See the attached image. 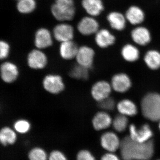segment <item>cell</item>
<instances>
[{
  "label": "cell",
  "mask_w": 160,
  "mask_h": 160,
  "mask_svg": "<svg viewBox=\"0 0 160 160\" xmlns=\"http://www.w3.org/2000/svg\"><path fill=\"white\" fill-rule=\"evenodd\" d=\"M120 149L124 160H149L154 153V145L152 140L139 142L129 136L121 141Z\"/></svg>",
  "instance_id": "1"
},
{
  "label": "cell",
  "mask_w": 160,
  "mask_h": 160,
  "mask_svg": "<svg viewBox=\"0 0 160 160\" xmlns=\"http://www.w3.org/2000/svg\"><path fill=\"white\" fill-rule=\"evenodd\" d=\"M141 110L143 116L146 119L158 122L160 120V93H146L141 100Z\"/></svg>",
  "instance_id": "2"
},
{
  "label": "cell",
  "mask_w": 160,
  "mask_h": 160,
  "mask_svg": "<svg viewBox=\"0 0 160 160\" xmlns=\"http://www.w3.org/2000/svg\"><path fill=\"white\" fill-rule=\"evenodd\" d=\"M52 15L60 21L72 20L75 13L73 0H56L51 7Z\"/></svg>",
  "instance_id": "3"
},
{
  "label": "cell",
  "mask_w": 160,
  "mask_h": 160,
  "mask_svg": "<svg viewBox=\"0 0 160 160\" xmlns=\"http://www.w3.org/2000/svg\"><path fill=\"white\" fill-rule=\"evenodd\" d=\"M42 86L46 92L54 95L61 94L66 89L62 77L55 73L46 74L42 81Z\"/></svg>",
  "instance_id": "4"
},
{
  "label": "cell",
  "mask_w": 160,
  "mask_h": 160,
  "mask_svg": "<svg viewBox=\"0 0 160 160\" xmlns=\"http://www.w3.org/2000/svg\"><path fill=\"white\" fill-rule=\"evenodd\" d=\"M112 90L110 82L106 80H99L92 86L90 95L92 99L98 103L110 97Z\"/></svg>",
  "instance_id": "5"
},
{
  "label": "cell",
  "mask_w": 160,
  "mask_h": 160,
  "mask_svg": "<svg viewBox=\"0 0 160 160\" xmlns=\"http://www.w3.org/2000/svg\"><path fill=\"white\" fill-rule=\"evenodd\" d=\"M27 63L28 66L32 69L42 70L46 68L48 65V57L41 49H33L27 56Z\"/></svg>",
  "instance_id": "6"
},
{
  "label": "cell",
  "mask_w": 160,
  "mask_h": 160,
  "mask_svg": "<svg viewBox=\"0 0 160 160\" xmlns=\"http://www.w3.org/2000/svg\"><path fill=\"white\" fill-rule=\"evenodd\" d=\"M129 137L132 139L139 142H145L151 140L153 132L149 124H144L138 127L134 124H130L129 127Z\"/></svg>",
  "instance_id": "7"
},
{
  "label": "cell",
  "mask_w": 160,
  "mask_h": 160,
  "mask_svg": "<svg viewBox=\"0 0 160 160\" xmlns=\"http://www.w3.org/2000/svg\"><path fill=\"white\" fill-rule=\"evenodd\" d=\"M95 52L94 49L89 46L79 47L75 60L77 64L91 70L94 64Z\"/></svg>",
  "instance_id": "8"
},
{
  "label": "cell",
  "mask_w": 160,
  "mask_h": 160,
  "mask_svg": "<svg viewBox=\"0 0 160 160\" xmlns=\"http://www.w3.org/2000/svg\"><path fill=\"white\" fill-rule=\"evenodd\" d=\"M130 37L135 44L141 46H147L152 39L151 32L149 29L141 25L136 26L132 29Z\"/></svg>",
  "instance_id": "9"
},
{
  "label": "cell",
  "mask_w": 160,
  "mask_h": 160,
  "mask_svg": "<svg viewBox=\"0 0 160 160\" xmlns=\"http://www.w3.org/2000/svg\"><path fill=\"white\" fill-rule=\"evenodd\" d=\"M111 84L112 90L118 93H125L132 87V82L130 77L126 73L119 72L112 78Z\"/></svg>",
  "instance_id": "10"
},
{
  "label": "cell",
  "mask_w": 160,
  "mask_h": 160,
  "mask_svg": "<svg viewBox=\"0 0 160 160\" xmlns=\"http://www.w3.org/2000/svg\"><path fill=\"white\" fill-rule=\"evenodd\" d=\"M112 119L108 112L101 110L98 112L92 117L91 125L96 131H101L106 130L112 126Z\"/></svg>",
  "instance_id": "11"
},
{
  "label": "cell",
  "mask_w": 160,
  "mask_h": 160,
  "mask_svg": "<svg viewBox=\"0 0 160 160\" xmlns=\"http://www.w3.org/2000/svg\"><path fill=\"white\" fill-rule=\"evenodd\" d=\"M121 142L116 133L112 131L104 132L100 138L102 147L110 152H113L120 148Z\"/></svg>",
  "instance_id": "12"
},
{
  "label": "cell",
  "mask_w": 160,
  "mask_h": 160,
  "mask_svg": "<svg viewBox=\"0 0 160 160\" xmlns=\"http://www.w3.org/2000/svg\"><path fill=\"white\" fill-rule=\"evenodd\" d=\"M1 77L5 82L11 83L17 79L19 70L17 66L11 62H6L2 64L0 67Z\"/></svg>",
  "instance_id": "13"
},
{
  "label": "cell",
  "mask_w": 160,
  "mask_h": 160,
  "mask_svg": "<svg viewBox=\"0 0 160 160\" xmlns=\"http://www.w3.org/2000/svg\"><path fill=\"white\" fill-rule=\"evenodd\" d=\"M127 22L134 26L142 25L146 19V13L142 9L136 5L129 6L125 13Z\"/></svg>",
  "instance_id": "14"
},
{
  "label": "cell",
  "mask_w": 160,
  "mask_h": 160,
  "mask_svg": "<svg viewBox=\"0 0 160 160\" xmlns=\"http://www.w3.org/2000/svg\"><path fill=\"white\" fill-rule=\"evenodd\" d=\"M99 25L97 21L92 17H86L80 21L78 29L83 35H90L96 32L99 29Z\"/></svg>",
  "instance_id": "15"
},
{
  "label": "cell",
  "mask_w": 160,
  "mask_h": 160,
  "mask_svg": "<svg viewBox=\"0 0 160 160\" xmlns=\"http://www.w3.org/2000/svg\"><path fill=\"white\" fill-rule=\"evenodd\" d=\"M53 33L56 40L62 43L72 40L74 37V30L71 25L62 23L55 27Z\"/></svg>",
  "instance_id": "16"
},
{
  "label": "cell",
  "mask_w": 160,
  "mask_h": 160,
  "mask_svg": "<svg viewBox=\"0 0 160 160\" xmlns=\"http://www.w3.org/2000/svg\"><path fill=\"white\" fill-rule=\"evenodd\" d=\"M95 41L97 46L102 49H106L113 46L116 38L114 35L107 29L99 30L96 33Z\"/></svg>",
  "instance_id": "17"
},
{
  "label": "cell",
  "mask_w": 160,
  "mask_h": 160,
  "mask_svg": "<svg viewBox=\"0 0 160 160\" xmlns=\"http://www.w3.org/2000/svg\"><path fill=\"white\" fill-rule=\"evenodd\" d=\"M34 44L37 49L41 50L50 47L52 38L50 32L45 28L38 29L35 35Z\"/></svg>",
  "instance_id": "18"
},
{
  "label": "cell",
  "mask_w": 160,
  "mask_h": 160,
  "mask_svg": "<svg viewBox=\"0 0 160 160\" xmlns=\"http://www.w3.org/2000/svg\"><path fill=\"white\" fill-rule=\"evenodd\" d=\"M107 20L112 29L122 31L126 28L127 21L125 15L118 11H112L107 16Z\"/></svg>",
  "instance_id": "19"
},
{
  "label": "cell",
  "mask_w": 160,
  "mask_h": 160,
  "mask_svg": "<svg viewBox=\"0 0 160 160\" xmlns=\"http://www.w3.org/2000/svg\"><path fill=\"white\" fill-rule=\"evenodd\" d=\"M79 47L72 40L61 43L59 47L60 56L63 60L69 61L75 58Z\"/></svg>",
  "instance_id": "20"
},
{
  "label": "cell",
  "mask_w": 160,
  "mask_h": 160,
  "mask_svg": "<svg viewBox=\"0 0 160 160\" xmlns=\"http://www.w3.org/2000/svg\"><path fill=\"white\" fill-rule=\"evenodd\" d=\"M116 108L119 114L132 117L136 115L138 113V106L132 100L124 99L117 104Z\"/></svg>",
  "instance_id": "21"
},
{
  "label": "cell",
  "mask_w": 160,
  "mask_h": 160,
  "mask_svg": "<svg viewBox=\"0 0 160 160\" xmlns=\"http://www.w3.org/2000/svg\"><path fill=\"white\" fill-rule=\"evenodd\" d=\"M82 6L91 17L99 15L104 10V4L102 0H82Z\"/></svg>",
  "instance_id": "22"
},
{
  "label": "cell",
  "mask_w": 160,
  "mask_h": 160,
  "mask_svg": "<svg viewBox=\"0 0 160 160\" xmlns=\"http://www.w3.org/2000/svg\"><path fill=\"white\" fill-rule=\"evenodd\" d=\"M121 54L123 59L129 62H134L139 59V49L133 44H125L121 49Z\"/></svg>",
  "instance_id": "23"
},
{
  "label": "cell",
  "mask_w": 160,
  "mask_h": 160,
  "mask_svg": "<svg viewBox=\"0 0 160 160\" xmlns=\"http://www.w3.org/2000/svg\"><path fill=\"white\" fill-rule=\"evenodd\" d=\"M144 61L146 66L152 70L160 68V52L152 49L147 51L144 56Z\"/></svg>",
  "instance_id": "24"
},
{
  "label": "cell",
  "mask_w": 160,
  "mask_h": 160,
  "mask_svg": "<svg viewBox=\"0 0 160 160\" xmlns=\"http://www.w3.org/2000/svg\"><path fill=\"white\" fill-rule=\"evenodd\" d=\"M17 140L16 132L10 127H5L0 129V143L4 146L13 145Z\"/></svg>",
  "instance_id": "25"
},
{
  "label": "cell",
  "mask_w": 160,
  "mask_h": 160,
  "mask_svg": "<svg viewBox=\"0 0 160 160\" xmlns=\"http://www.w3.org/2000/svg\"><path fill=\"white\" fill-rule=\"evenodd\" d=\"M90 70V69L76 64L69 70V75L71 78L86 81L89 79Z\"/></svg>",
  "instance_id": "26"
},
{
  "label": "cell",
  "mask_w": 160,
  "mask_h": 160,
  "mask_svg": "<svg viewBox=\"0 0 160 160\" xmlns=\"http://www.w3.org/2000/svg\"><path fill=\"white\" fill-rule=\"evenodd\" d=\"M128 118L126 116L119 114L112 119V126L115 131L118 132H123L129 127Z\"/></svg>",
  "instance_id": "27"
},
{
  "label": "cell",
  "mask_w": 160,
  "mask_h": 160,
  "mask_svg": "<svg viewBox=\"0 0 160 160\" xmlns=\"http://www.w3.org/2000/svg\"><path fill=\"white\" fill-rule=\"evenodd\" d=\"M18 11L22 14H29L36 8L35 0H18L16 5Z\"/></svg>",
  "instance_id": "28"
},
{
  "label": "cell",
  "mask_w": 160,
  "mask_h": 160,
  "mask_svg": "<svg viewBox=\"0 0 160 160\" xmlns=\"http://www.w3.org/2000/svg\"><path fill=\"white\" fill-rule=\"evenodd\" d=\"M13 128L17 132L20 134H25L30 131L32 125L28 120L21 119L15 122Z\"/></svg>",
  "instance_id": "29"
},
{
  "label": "cell",
  "mask_w": 160,
  "mask_h": 160,
  "mask_svg": "<svg viewBox=\"0 0 160 160\" xmlns=\"http://www.w3.org/2000/svg\"><path fill=\"white\" fill-rule=\"evenodd\" d=\"M48 157L46 151L39 147L32 148L28 154L29 160H48Z\"/></svg>",
  "instance_id": "30"
},
{
  "label": "cell",
  "mask_w": 160,
  "mask_h": 160,
  "mask_svg": "<svg viewBox=\"0 0 160 160\" xmlns=\"http://www.w3.org/2000/svg\"><path fill=\"white\" fill-rule=\"evenodd\" d=\"M98 106L99 107L101 110H104L107 112L112 111L116 108L117 104L114 99L111 97L107 98L106 99L101 101L100 102L98 103Z\"/></svg>",
  "instance_id": "31"
},
{
  "label": "cell",
  "mask_w": 160,
  "mask_h": 160,
  "mask_svg": "<svg viewBox=\"0 0 160 160\" xmlns=\"http://www.w3.org/2000/svg\"><path fill=\"white\" fill-rule=\"evenodd\" d=\"M10 51V46L9 43L5 40H0V60L8 58Z\"/></svg>",
  "instance_id": "32"
},
{
  "label": "cell",
  "mask_w": 160,
  "mask_h": 160,
  "mask_svg": "<svg viewBox=\"0 0 160 160\" xmlns=\"http://www.w3.org/2000/svg\"><path fill=\"white\" fill-rule=\"evenodd\" d=\"M77 160H96L94 156L87 149H82L77 155Z\"/></svg>",
  "instance_id": "33"
},
{
  "label": "cell",
  "mask_w": 160,
  "mask_h": 160,
  "mask_svg": "<svg viewBox=\"0 0 160 160\" xmlns=\"http://www.w3.org/2000/svg\"><path fill=\"white\" fill-rule=\"evenodd\" d=\"M48 160H68L66 156L58 150H54L50 152Z\"/></svg>",
  "instance_id": "34"
},
{
  "label": "cell",
  "mask_w": 160,
  "mask_h": 160,
  "mask_svg": "<svg viewBox=\"0 0 160 160\" xmlns=\"http://www.w3.org/2000/svg\"><path fill=\"white\" fill-rule=\"evenodd\" d=\"M101 160H120L119 158L112 152H109L102 156Z\"/></svg>",
  "instance_id": "35"
},
{
  "label": "cell",
  "mask_w": 160,
  "mask_h": 160,
  "mask_svg": "<svg viewBox=\"0 0 160 160\" xmlns=\"http://www.w3.org/2000/svg\"><path fill=\"white\" fill-rule=\"evenodd\" d=\"M158 128L159 129V130H160V120L158 122Z\"/></svg>",
  "instance_id": "36"
},
{
  "label": "cell",
  "mask_w": 160,
  "mask_h": 160,
  "mask_svg": "<svg viewBox=\"0 0 160 160\" xmlns=\"http://www.w3.org/2000/svg\"><path fill=\"white\" fill-rule=\"evenodd\" d=\"M16 1H18V0H16Z\"/></svg>",
  "instance_id": "37"
},
{
  "label": "cell",
  "mask_w": 160,
  "mask_h": 160,
  "mask_svg": "<svg viewBox=\"0 0 160 160\" xmlns=\"http://www.w3.org/2000/svg\"></svg>",
  "instance_id": "38"
}]
</instances>
